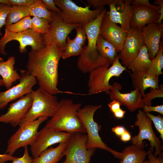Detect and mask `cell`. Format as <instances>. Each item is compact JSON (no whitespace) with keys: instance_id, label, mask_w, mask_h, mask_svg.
<instances>
[{"instance_id":"cell-47","label":"cell","mask_w":163,"mask_h":163,"mask_svg":"<svg viewBox=\"0 0 163 163\" xmlns=\"http://www.w3.org/2000/svg\"><path fill=\"white\" fill-rule=\"evenodd\" d=\"M17 157L5 153L0 154V163H6L9 161H12Z\"/></svg>"},{"instance_id":"cell-35","label":"cell","mask_w":163,"mask_h":163,"mask_svg":"<svg viewBox=\"0 0 163 163\" xmlns=\"http://www.w3.org/2000/svg\"><path fill=\"white\" fill-rule=\"evenodd\" d=\"M88 5L93 6L95 9L97 8L104 9L106 5L114 3L116 5L123 6L124 3V0H87Z\"/></svg>"},{"instance_id":"cell-30","label":"cell","mask_w":163,"mask_h":163,"mask_svg":"<svg viewBox=\"0 0 163 163\" xmlns=\"http://www.w3.org/2000/svg\"><path fill=\"white\" fill-rule=\"evenodd\" d=\"M163 42L161 40L158 53L151 60V64L147 72L151 74L158 76L163 74L161 70L163 68Z\"/></svg>"},{"instance_id":"cell-3","label":"cell","mask_w":163,"mask_h":163,"mask_svg":"<svg viewBox=\"0 0 163 163\" xmlns=\"http://www.w3.org/2000/svg\"><path fill=\"white\" fill-rule=\"evenodd\" d=\"M80 103H74L72 99H63L59 102L57 109L52 118L47 121L46 127L57 131L70 133H86L85 129L77 115Z\"/></svg>"},{"instance_id":"cell-27","label":"cell","mask_w":163,"mask_h":163,"mask_svg":"<svg viewBox=\"0 0 163 163\" xmlns=\"http://www.w3.org/2000/svg\"><path fill=\"white\" fill-rule=\"evenodd\" d=\"M96 48L99 54L102 57L108 59L112 64L118 55L115 47L103 39L99 34L97 41Z\"/></svg>"},{"instance_id":"cell-53","label":"cell","mask_w":163,"mask_h":163,"mask_svg":"<svg viewBox=\"0 0 163 163\" xmlns=\"http://www.w3.org/2000/svg\"><path fill=\"white\" fill-rule=\"evenodd\" d=\"M3 58L1 57H0V61H3Z\"/></svg>"},{"instance_id":"cell-50","label":"cell","mask_w":163,"mask_h":163,"mask_svg":"<svg viewBox=\"0 0 163 163\" xmlns=\"http://www.w3.org/2000/svg\"><path fill=\"white\" fill-rule=\"evenodd\" d=\"M126 113V111L123 110L120 108L118 111L113 113V114L116 118L121 119L124 117Z\"/></svg>"},{"instance_id":"cell-11","label":"cell","mask_w":163,"mask_h":163,"mask_svg":"<svg viewBox=\"0 0 163 163\" xmlns=\"http://www.w3.org/2000/svg\"><path fill=\"white\" fill-rule=\"evenodd\" d=\"M87 134L78 132L72 134L63 153L65 160L61 163H90L95 148L88 149Z\"/></svg>"},{"instance_id":"cell-33","label":"cell","mask_w":163,"mask_h":163,"mask_svg":"<svg viewBox=\"0 0 163 163\" xmlns=\"http://www.w3.org/2000/svg\"><path fill=\"white\" fill-rule=\"evenodd\" d=\"M31 29L35 32L44 35L47 31L50 22L47 19L33 17L32 18Z\"/></svg>"},{"instance_id":"cell-48","label":"cell","mask_w":163,"mask_h":163,"mask_svg":"<svg viewBox=\"0 0 163 163\" xmlns=\"http://www.w3.org/2000/svg\"><path fill=\"white\" fill-rule=\"evenodd\" d=\"M126 130L123 126H117L112 128V131L118 136H120Z\"/></svg>"},{"instance_id":"cell-21","label":"cell","mask_w":163,"mask_h":163,"mask_svg":"<svg viewBox=\"0 0 163 163\" xmlns=\"http://www.w3.org/2000/svg\"><path fill=\"white\" fill-rule=\"evenodd\" d=\"M131 0H125L124 5L121 7V10L117 8L114 3L109 5V11L107 13L110 20L113 23L118 24L124 30L128 31L130 28V21L132 14Z\"/></svg>"},{"instance_id":"cell-24","label":"cell","mask_w":163,"mask_h":163,"mask_svg":"<svg viewBox=\"0 0 163 163\" xmlns=\"http://www.w3.org/2000/svg\"><path fill=\"white\" fill-rule=\"evenodd\" d=\"M67 145V142L62 143L55 148L46 149L38 157L33 158V163H58L64 156L63 153Z\"/></svg>"},{"instance_id":"cell-49","label":"cell","mask_w":163,"mask_h":163,"mask_svg":"<svg viewBox=\"0 0 163 163\" xmlns=\"http://www.w3.org/2000/svg\"><path fill=\"white\" fill-rule=\"evenodd\" d=\"M131 136L127 130L120 136V139L123 142H127L131 139Z\"/></svg>"},{"instance_id":"cell-38","label":"cell","mask_w":163,"mask_h":163,"mask_svg":"<svg viewBox=\"0 0 163 163\" xmlns=\"http://www.w3.org/2000/svg\"><path fill=\"white\" fill-rule=\"evenodd\" d=\"M75 29L76 31V34L73 40L76 43L83 46L85 43L87 38L85 30L81 25L78 26Z\"/></svg>"},{"instance_id":"cell-28","label":"cell","mask_w":163,"mask_h":163,"mask_svg":"<svg viewBox=\"0 0 163 163\" xmlns=\"http://www.w3.org/2000/svg\"><path fill=\"white\" fill-rule=\"evenodd\" d=\"M28 16H30L28 7L12 5L6 18L5 27L15 23L23 18Z\"/></svg>"},{"instance_id":"cell-44","label":"cell","mask_w":163,"mask_h":163,"mask_svg":"<svg viewBox=\"0 0 163 163\" xmlns=\"http://www.w3.org/2000/svg\"><path fill=\"white\" fill-rule=\"evenodd\" d=\"M48 9L51 11L59 13L61 10L55 5L54 0H42Z\"/></svg>"},{"instance_id":"cell-36","label":"cell","mask_w":163,"mask_h":163,"mask_svg":"<svg viewBox=\"0 0 163 163\" xmlns=\"http://www.w3.org/2000/svg\"><path fill=\"white\" fill-rule=\"evenodd\" d=\"M149 117L155 125L156 129L160 134V137L163 140V117L160 115L154 116L149 113H145Z\"/></svg>"},{"instance_id":"cell-51","label":"cell","mask_w":163,"mask_h":163,"mask_svg":"<svg viewBox=\"0 0 163 163\" xmlns=\"http://www.w3.org/2000/svg\"><path fill=\"white\" fill-rule=\"evenodd\" d=\"M0 3H4L7 4L11 5L8 0H0Z\"/></svg>"},{"instance_id":"cell-9","label":"cell","mask_w":163,"mask_h":163,"mask_svg":"<svg viewBox=\"0 0 163 163\" xmlns=\"http://www.w3.org/2000/svg\"><path fill=\"white\" fill-rule=\"evenodd\" d=\"M47 118L46 117H41L34 121L19 126L9 139L5 153L12 155L19 148L32 144L38 136L39 126Z\"/></svg>"},{"instance_id":"cell-52","label":"cell","mask_w":163,"mask_h":163,"mask_svg":"<svg viewBox=\"0 0 163 163\" xmlns=\"http://www.w3.org/2000/svg\"><path fill=\"white\" fill-rule=\"evenodd\" d=\"M4 85V84L2 79L0 78V87Z\"/></svg>"},{"instance_id":"cell-31","label":"cell","mask_w":163,"mask_h":163,"mask_svg":"<svg viewBox=\"0 0 163 163\" xmlns=\"http://www.w3.org/2000/svg\"><path fill=\"white\" fill-rule=\"evenodd\" d=\"M62 58L66 59L72 56L80 55L83 50V47L71 39L68 36L66 38V43L62 50Z\"/></svg>"},{"instance_id":"cell-14","label":"cell","mask_w":163,"mask_h":163,"mask_svg":"<svg viewBox=\"0 0 163 163\" xmlns=\"http://www.w3.org/2000/svg\"><path fill=\"white\" fill-rule=\"evenodd\" d=\"M72 134L64 131H55L45 126L39 131L36 140L30 145L33 158L38 157L52 145L57 143L67 142Z\"/></svg>"},{"instance_id":"cell-6","label":"cell","mask_w":163,"mask_h":163,"mask_svg":"<svg viewBox=\"0 0 163 163\" xmlns=\"http://www.w3.org/2000/svg\"><path fill=\"white\" fill-rule=\"evenodd\" d=\"M61 10L57 13L66 23L84 26L96 19L104 9L91 10L89 5L83 7L77 5L71 0H54Z\"/></svg>"},{"instance_id":"cell-23","label":"cell","mask_w":163,"mask_h":163,"mask_svg":"<svg viewBox=\"0 0 163 163\" xmlns=\"http://www.w3.org/2000/svg\"><path fill=\"white\" fill-rule=\"evenodd\" d=\"M15 58L9 57L6 61H0V75L2 77L4 85L8 89L11 88L12 84L20 78V75L14 69Z\"/></svg>"},{"instance_id":"cell-37","label":"cell","mask_w":163,"mask_h":163,"mask_svg":"<svg viewBox=\"0 0 163 163\" xmlns=\"http://www.w3.org/2000/svg\"><path fill=\"white\" fill-rule=\"evenodd\" d=\"M11 6V5L0 3V36H2L1 29L5 25L6 17Z\"/></svg>"},{"instance_id":"cell-40","label":"cell","mask_w":163,"mask_h":163,"mask_svg":"<svg viewBox=\"0 0 163 163\" xmlns=\"http://www.w3.org/2000/svg\"><path fill=\"white\" fill-rule=\"evenodd\" d=\"M147 160H144L142 163H163V152L158 155L153 154L152 152H148Z\"/></svg>"},{"instance_id":"cell-17","label":"cell","mask_w":163,"mask_h":163,"mask_svg":"<svg viewBox=\"0 0 163 163\" xmlns=\"http://www.w3.org/2000/svg\"><path fill=\"white\" fill-rule=\"evenodd\" d=\"M107 11L101 20L100 35L113 45L119 53L122 50L128 31L111 21L109 18Z\"/></svg>"},{"instance_id":"cell-2","label":"cell","mask_w":163,"mask_h":163,"mask_svg":"<svg viewBox=\"0 0 163 163\" xmlns=\"http://www.w3.org/2000/svg\"><path fill=\"white\" fill-rule=\"evenodd\" d=\"M107 11L104 8L96 19L82 26L85 30L88 43L87 46L83 48L82 52L78 58L77 65L78 69L83 73H90L100 66L110 64L108 59L104 58L99 54L96 48L101 22Z\"/></svg>"},{"instance_id":"cell-1","label":"cell","mask_w":163,"mask_h":163,"mask_svg":"<svg viewBox=\"0 0 163 163\" xmlns=\"http://www.w3.org/2000/svg\"><path fill=\"white\" fill-rule=\"evenodd\" d=\"M62 54V49L56 43L46 45L38 50L31 49L28 53L27 70L36 78L40 87L53 95L73 93L57 88L58 64Z\"/></svg>"},{"instance_id":"cell-46","label":"cell","mask_w":163,"mask_h":163,"mask_svg":"<svg viewBox=\"0 0 163 163\" xmlns=\"http://www.w3.org/2000/svg\"><path fill=\"white\" fill-rule=\"evenodd\" d=\"M111 112L113 114L120 108V103L116 100H113L108 104Z\"/></svg>"},{"instance_id":"cell-12","label":"cell","mask_w":163,"mask_h":163,"mask_svg":"<svg viewBox=\"0 0 163 163\" xmlns=\"http://www.w3.org/2000/svg\"><path fill=\"white\" fill-rule=\"evenodd\" d=\"M51 20L47 32L43 35L45 45L56 43L62 50L66 43V38L72 31L80 25L65 22L56 12L52 11Z\"/></svg>"},{"instance_id":"cell-20","label":"cell","mask_w":163,"mask_h":163,"mask_svg":"<svg viewBox=\"0 0 163 163\" xmlns=\"http://www.w3.org/2000/svg\"><path fill=\"white\" fill-rule=\"evenodd\" d=\"M132 14L130 21V28L142 29L150 23H156L160 14L156 9L140 5H132Z\"/></svg>"},{"instance_id":"cell-16","label":"cell","mask_w":163,"mask_h":163,"mask_svg":"<svg viewBox=\"0 0 163 163\" xmlns=\"http://www.w3.org/2000/svg\"><path fill=\"white\" fill-rule=\"evenodd\" d=\"M32 103L31 93L11 103L7 112L0 116V123H9L14 127L19 126L27 115Z\"/></svg>"},{"instance_id":"cell-45","label":"cell","mask_w":163,"mask_h":163,"mask_svg":"<svg viewBox=\"0 0 163 163\" xmlns=\"http://www.w3.org/2000/svg\"><path fill=\"white\" fill-rule=\"evenodd\" d=\"M153 5H158L160 7V10L158 11L160 14L159 18L156 22L158 25H160L163 23L162 20L163 19V0H155L153 3Z\"/></svg>"},{"instance_id":"cell-15","label":"cell","mask_w":163,"mask_h":163,"mask_svg":"<svg viewBox=\"0 0 163 163\" xmlns=\"http://www.w3.org/2000/svg\"><path fill=\"white\" fill-rule=\"evenodd\" d=\"M144 44L142 29L130 28L127 32L122 50L118 53L121 64L128 68Z\"/></svg>"},{"instance_id":"cell-26","label":"cell","mask_w":163,"mask_h":163,"mask_svg":"<svg viewBox=\"0 0 163 163\" xmlns=\"http://www.w3.org/2000/svg\"><path fill=\"white\" fill-rule=\"evenodd\" d=\"M151 60L149 57L148 50L144 44L128 68L133 72H147L150 66Z\"/></svg>"},{"instance_id":"cell-34","label":"cell","mask_w":163,"mask_h":163,"mask_svg":"<svg viewBox=\"0 0 163 163\" xmlns=\"http://www.w3.org/2000/svg\"><path fill=\"white\" fill-rule=\"evenodd\" d=\"M163 97V85H159L158 88H150L149 92L145 94L142 97L144 106L152 105V101L156 98Z\"/></svg>"},{"instance_id":"cell-19","label":"cell","mask_w":163,"mask_h":163,"mask_svg":"<svg viewBox=\"0 0 163 163\" xmlns=\"http://www.w3.org/2000/svg\"><path fill=\"white\" fill-rule=\"evenodd\" d=\"M144 45L147 48L150 59H153L159 51L161 37L163 34V24L150 23L142 28Z\"/></svg>"},{"instance_id":"cell-7","label":"cell","mask_w":163,"mask_h":163,"mask_svg":"<svg viewBox=\"0 0 163 163\" xmlns=\"http://www.w3.org/2000/svg\"><path fill=\"white\" fill-rule=\"evenodd\" d=\"M31 106L25 118L19 126L36 120L41 117H52L59 101L57 97L40 87L31 93Z\"/></svg>"},{"instance_id":"cell-29","label":"cell","mask_w":163,"mask_h":163,"mask_svg":"<svg viewBox=\"0 0 163 163\" xmlns=\"http://www.w3.org/2000/svg\"><path fill=\"white\" fill-rule=\"evenodd\" d=\"M30 16L44 18L50 21L52 16V11L49 10L42 0H36L28 7Z\"/></svg>"},{"instance_id":"cell-18","label":"cell","mask_w":163,"mask_h":163,"mask_svg":"<svg viewBox=\"0 0 163 163\" xmlns=\"http://www.w3.org/2000/svg\"><path fill=\"white\" fill-rule=\"evenodd\" d=\"M112 85L113 86L109 94L111 100L118 101L121 105L126 106L132 112L143 108L144 104L142 95L138 90L135 89L129 93H122L120 91L122 88L120 83L115 82Z\"/></svg>"},{"instance_id":"cell-39","label":"cell","mask_w":163,"mask_h":163,"mask_svg":"<svg viewBox=\"0 0 163 163\" xmlns=\"http://www.w3.org/2000/svg\"><path fill=\"white\" fill-rule=\"evenodd\" d=\"M24 148V152L23 156L20 158L17 157L12 161V163H33V158L29 155L27 146Z\"/></svg>"},{"instance_id":"cell-4","label":"cell","mask_w":163,"mask_h":163,"mask_svg":"<svg viewBox=\"0 0 163 163\" xmlns=\"http://www.w3.org/2000/svg\"><path fill=\"white\" fill-rule=\"evenodd\" d=\"M101 107V105H88L80 108L77 111V115L82 122L87 133V148H100L108 151L115 157L120 160L123 153L109 147L102 141L99 135V132L101 129V126L94 121V116L95 112Z\"/></svg>"},{"instance_id":"cell-13","label":"cell","mask_w":163,"mask_h":163,"mask_svg":"<svg viewBox=\"0 0 163 163\" xmlns=\"http://www.w3.org/2000/svg\"><path fill=\"white\" fill-rule=\"evenodd\" d=\"M19 83L7 90L0 92V110L4 109L9 103L31 93L37 82L35 78L27 70L19 69Z\"/></svg>"},{"instance_id":"cell-42","label":"cell","mask_w":163,"mask_h":163,"mask_svg":"<svg viewBox=\"0 0 163 163\" xmlns=\"http://www.w3.org/2000/svg\"><path fill=\"white\" fill-rule=\"evenodd\" d=\"M142 110L145 113H149L152 111H155L163 115V105H157L152 106L151 105L145 106L142 108Z\"/></svg>"},{"instance_id":"cell-5","label":"cell","mask_w":163,"mask_h":163,"mask_svg":"<svg viewBox=\"0 0 163 163\" xmlns=\"http://www.w3.org/2000/svg\"><path fill=\"white\" fill-rule=\"evenodd\" d=\"M110 64L100 66L90 73L88 83L89 94H94L105 92L109 94L113 86L110 84V80L113 77H118L126 67L120 61L117 56L111 66Z\"/></svg>"},{"instance_id":"cell-32","label":"cell","mask_w":163,"mask_h":163,"mask_svg":"<svg viewBox=\"0 0 163 163\" xmlns=\"http://www.w3.org/2000/svg\"><path fill=\"white\" fill-rule=\"evenodd\" d=\"M32 18L30 16H27L18 22L11 24L5 28L14 33H20L31 28Z\"/></svg>"},{"instance_id":"cell-43","label":"cell","mask_w":163,"mask_h":163,"mask_svg":"<svg viewBox=\"0 0 163 163\" xmlns=\"http://www.w3.org/2000/svg\"><path fill=\"white\" fill-rule=\"evenodd\" d=\"M12 5L24 6L29 7L36 0H8Z\"/></svg>"},{"instance_id":"cell-41","label":"cell","mask_w":163,"mask_h":163,"mask_svg":"<svg viewBox=\"0 0 163 163\" xmlns=\"http://www.w3.org/2000/svg\"><path fill=\"white\" fill-rule=\"evenodd\" d=\"M132 5H140L153 8L159 11L160 9L159 5H155L151 4L149 0H134L131 2Z\"/></svg>"},{"instance_id":"cell-25","label":"cell","mask_w":163,"mask_h":163,"mask_svg":"<svg viewBox=\"0 0 163 163\" xmlns=\"http://www.w3.org/2000/svg\"><path fill=\"white\" fill-rule=\"evenodd\" d=\"M122 152L123 155L119 163H142L148 154L143 149L133 145L126 147Z\"/></svg>"},{"instance_id":"cell-22","label":"cell","mask_w":163,"mask_h":163,"mask_svg":"<svg viewBox=\"0 0 163 163\" xmlns=\"http://www.w3.org/2000/svg\"><path fill=\"white\" fill-rule=\"evenodd\" d=\"M133 87L141 93L142 97L145 90L148 88L158 89L159 88L158 76L147 72H133L130 76Z\"/></svg>"},{"instance_id":"cell-10","label":"cell","mask_w":163,"mask_h":163,"mask_svg":"<svg viewBox=\"0 0 163 163\" xmlns=\"http://www.w3.org/2000/svg\"><path fill=\"white\" fill-rule=\"evenodd\" d=\"M14 40L19 42V51L22 53L27 52V46H30L32 50L37 51L45 46L43 35L35 32L31 28L20 33H14L5 28V34L0 39V53L6 55L7 53L5 50L6 45L10 41Z\"/></svg>"},{"instance_id":"cell-8","label":"cell","mask_w":163,"mask_h":163,"mask_svg":"<svg viewBox=\"0 0 163 163\" xmlns=\"http://www.w3.org/2000/svg\"><path fill=\"white\" fill-rule=\"evenodd\" d=\"M136 117L137 120L135 125L139 127V131L137 135L131 138L132 145L139 148L144 149L145 145L143 140L146 139L149 141L151 146L148 152H152L155 148V151L154 153L157 155L160 154L162 152L163 146L159 138L153 130L152 120L141 109L138 110Z\"/></svg>"}]
</instances>
